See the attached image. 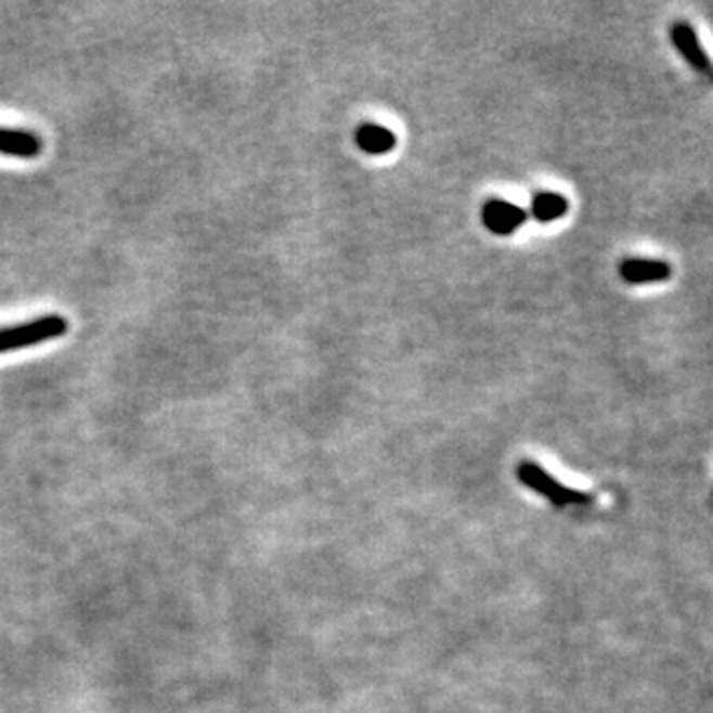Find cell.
Listing matches in <instances>:
<instances>
[{"mask_svg": "<svg viewBox=\"0 0 713 713\" xmlns=\"http://www.w3.org/2000/svg\"><path fill=\"white\" fill-rule=\"evenodd\" d=\"M670 40H672V44L676 48L679 56L688 62V66L696 74H700L708 81H713V60L705 52L700 36L690 23L678 21V23L672 24L670 26Z\"/></svg>", "mask_w": 713, "mask_h": 713, "instance_id": "3", "label": "cell"}, {"mask_svg": "<svg viewBox=\"0 0 713 713\" xmlns=\"http://www.w3.org/2000/svg\"><path fill=\"white\" fill-rule=\"evenodd\" d=\"M528 219H530L528 210L514 203H507L504 198H490L483 203V226L495 236H511L521 226H526Z\"/></svg>", "mask_w": 713, "mask_h": 713, "instance_id": "4", "label": "cell"}, {"mask_svg": "<svg viewBox=\"0 0 713 713\" xmlns=\"http://www.w3.org/2000/svg\"><path fill=\"white\" fill-rule=\"evenodd\" d=\"M44 150L42 139L33 131L0 127V155L16 159H36Z\"/></svg>", "mask_w": 713, "mask_h": 713, "instance_id": "6", "label": "cell"}, {"mask_svg": "<svg viewBox=\"0 0 713 713\" xmlns=\"http://www.w3.org/2000/svg\"><path fill=\"white\" fill-rule=\"evenodd\" d=\"M69 323L64 315L48 313L33 322L0 327V355L21 351L24 347L40 346L68 334Z\"/></svg>", "mask_w": 713, "mask_h": 713, "instance_id": "1", "label": "cell"}, {"mask_svg": "<svg viewBox=\"0 0 713 713\" xmlns=\"http://www.w3.org/2000/svg\"><path fill=\"white\" fill-rule=\"evenodd\" d=\"M569 212V200L557 193H537L531 200V217L541 222L549 224L555 220L563 219Z\"/></svg>", "mask_w": 713, "mask_h": 713, "instance_id": "8", "label": "cell"}, {"mask_svg": "<svg viewBox=\"0 0 713 713\" xmlns=\"http://www.w3.org/2000/svg\"><path fill=\"white\" fill-rule=\"evenodd\" d=\"M518 476L521 483H526L533 492L547 497L557 507L588 506L595 502V495L565 485L533 462L519 464Z\"/></svg>", "mask_w": 713, "mask_h": 713, "instance_id": "2", "label": "cell"}, {"mask_svg": "<svg viewBox=\"0 0 713 713\" xmlns=\"http://www.w3.org/2000/svg\"><path fill=\"white\" fill-rule=\"evenodd\" d=\"M619 274L631 286L660 284L672 277V264L654 258H626L619 265Z\"/></svg>", "mask_w": 713, "mask_h": 713, "instance_id": "5", "label": "cell"}, {"mask_svg": "<svg viewBox=\"0 0 713 713\" xmlns=\"http://www.w3.org/2000/svg\"><path fill=\"white\" fill-rule=\"evenodd\" d=\"M355 143L367 155H387L397 147V138L391 129L379 124H361L356 127Z\"/></svg>", "mask_w": 713, "mask_h": 713, "instance_id": "7", "label": "cell"}]
</instances>
